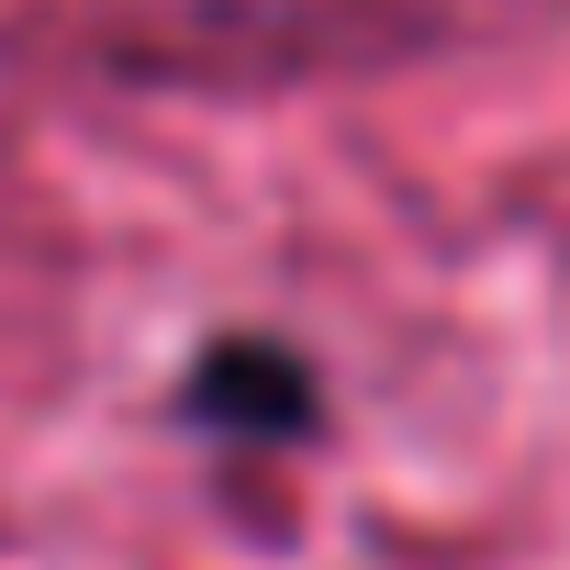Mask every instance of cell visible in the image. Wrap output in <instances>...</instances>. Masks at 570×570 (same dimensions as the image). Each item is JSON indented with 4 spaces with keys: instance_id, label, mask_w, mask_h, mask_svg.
<instances>
[{
    "instance_id": "obj_1",
    "label": "cell",
    "mask_w": 570,
    "mask_h": 570,
    "mask_svg": "<svg viewBox=\"0 0 570 570\" xmlns=\"http://www.w3.org/2000/svg\"><path fill=\"white\" fill-rule=\"evenodd\" d=\"M179 414L224 448H303L325 425V381L303 347L279 336H213L190 370H179Z\"/></svg>"
}]
</instances>
